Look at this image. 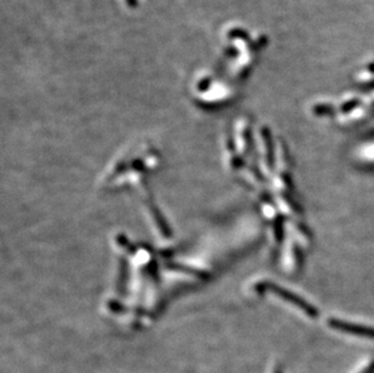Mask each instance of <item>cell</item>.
<instances>
[{
    "mask_svg": "<svg viewBox=\"0 0 374 373\" xmlns=\"http://www.w3.org/2000/svg\"><path fill=\"white\" fill-rule=\"evenodd\" d=\"M274 291L278 293V296H280L282 300H285L288 303H291L292 305H294L296 308H298L299 310H302L306 316L309 318H318L319 311L316 309L315 307H312L311 304L308 303L305 300H303L302 297H298L297 294L289 292V291L285 290V288H280V287H274Z\"/></svg>",
    "mask_w": 374,
    "mask_h": 373,
    "instance_id": "6da1fadb",
    "label": "cell"
},
{
    "mask_svg": "<svg viewBox=\"0 0 374 373\" xmlns=\"http://www.w3.org/2000/svg\"><path fill=\"white\" fill-rule=\"evenodd\" d=\"M126 3H127V5L132 9H134L137 6V0H126Z\"/></svg>",
    "mask_w": 374,
    "mask_h": 373,
    "instance_id": "3957f363",
    "label": "cell"
},
{
    "mask_svg": "<svg viewBox=\"0 0 374 373\" xmlns=\"http://www.w3.org/2000/svg\"><path fill=\"white\" fill-rule=\"evenodd\" d=\"M328 325L334 330L346 332V333L362 335V337H374V328L372 327L355 325L351 324V322L338 320V319H329Z\"/></svg>",
    "mask_w": 374,
    "mask_h": 373,
    "instance_id": "7a4b0ae2",
    "label": "cell"
}]
</instances>
